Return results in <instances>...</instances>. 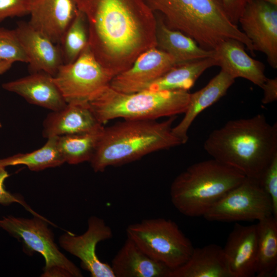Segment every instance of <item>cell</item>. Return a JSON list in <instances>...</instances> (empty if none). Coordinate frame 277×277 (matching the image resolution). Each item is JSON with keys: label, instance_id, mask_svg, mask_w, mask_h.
Wrapping results in <instances>:
<instances>
[{"label": "cell", "instance_id": "cell-1", "mask_svg": "<svg viewBox=\"0 0 277 277\" xmlns=\"http://www.w3.org/2000/svg\"><path fill=\"white\" fill-rule=\"evenodd\" d=\"M74 1L86 18L91 52L114 76L156 47V17L145 0Z\"/></svg>", "mask_w": 277, "mask_h": 277}, {"label": "cell", "instance_id": "cell-2", "mask_svg": "<svg viewBox=\"0 0 277 277\" xmlns=\"http://www.w3.org/2000/svg\"><path fill=\"white\" fill-rule=\"evenodd\" d=\"M204 148L212 159L258 180L277 155V124L263 113L229 121L209 134Z\"/></svg>", "mask_w": 277, "mask_h": 277}, {"label": "cell", "instance_id": "cell-3", "mask_svg": "<svg viewBox=\"0 0 277 277\" xmlns=\"http://www.w3.org/2000/svg\"><path fill=\"white\" fill-rule=\"evenodd\" d=\"M176 116L156 120H124L104 127L89 161L95 172L109 166H122L151 153L183 144L172 132Z\"/></svg>", "mask_w": 277, "mask_h": 277}, {"label": "cell", "instance_id": "cell-4", "mask_svg": "<svg viewBox=\"0 0 277 277\" xmlns=\"http://www.w3.org/2000/svg\"><path fill=\"white\" fill-rule=\"evenodd\" d=\"M170 28L193 39L202 48L214 50L222 42L236 39L254 55L251 42L228 18L221 0H145Z\"/></svg>", "mask_w": 277, "mask_h": 277}, {"label": "cell", "instance_id": "cell-5", "mask_svg": "<svg viewBox=\"0 0 277 277\" xmlns=\"http://www.w3.org/2000/svg\"><path fill=\"white\" fill-rule=\"evenodd\" d=\"M246 176L215 159L191 165L172 182L170 194L174 207L189 217L203 216Z\"/></svg>", "mask_w": 277, "mask_h": 277}, {"label": "cell", "instance_id": "cell-6", "mask_svg": "<svg viewBox=\"0 0 277 277\" xmlns=\"http://www.w3.org/2000/svg\"><path fill=\"white\" fill-rule=\"evenodd\" d=\"M190 93L185 90L152 91L144 90L125 93L109 85L97 92L88 103L102 125L116 118L124 120H156L184 113Z\"/></svg>", "mask_w": 277, "mask_h": 277}, {"label": "cell", "instance_id": "cell-7", "mask_svg": "<svg viewBox=\"0 0 277 277\" xmlns=\"http://www.w3.org/2000/svg\"><path fill=\"white\" fill-rule=\"evenodd\" d=\"M126 231L127 238L143 251L171 270L186 263L194 248L177 224L170 219H144L129 225Z\"/></svg>", "mask_w": 277, "mask_h": 277}, {"label": "cell", "instance_id": "cell-8", "mask_svg": "<svg viewBox=\"0 0 277 277\" xmlns=\"http://www.w3.org/2000/svg\"><path fill=\"white\" fill-rule=\"evenodd\" d=\"M48 223L52 224L42 216L26 219L9 215L0 219V227L21 241L26 252H38L44 257L42 276H83L80 269L58 249Z\"/></svg>", "mask_w": 277, "mask_h": 277}, {"label": "cell", "instance_id": "cell-9", "mask_svg": "<svg viewBox=\"0 0 277 277\" xmlns=\"http://www.w3.org/2000/svg\"><path fill=\"white\" fill-rule=\"evenodd\" d=\"M272 215L271 200L258 180L246 177L203 216L209 221L236 222L259 221Z\"/></svg>", "mask_w": 277, "mask_h": 277}, {"label": "cell", "instance_id": "cell-10", "mask_svg": "<svg viewBox=\"0 0 277 277\" xmlns=\"http://www.w3.org/2000/svg\"><path fill=\"white\" fill-rule=\"evenodd\" d=\"M115 76L96 60L89 45L72 63L63 64L53 76L67 103L88 102Z\"/></svg>", "mask_w": 277, "mask_h": 277}, {"label": "cell", "instance_id": "cell-11", "mask_svg": "<svg viewBox=\"0 0 277 277\" xmlns=\"http://www.w3.org/2000/svg\"><path fill=\"white\" fill-rule=\"evenodd\" d=\"M87 230L81 235L67 232L58 239L61 247L81 260L82 267L92 277H115L111 266L101 261L96 253L97 244L111 239L113 232L105 221L96 216L88 220Z\"/></svg>", "mask_w": 277, "mask_h": 277}, {"label": "cell", "instance_id": "cell-12", "mask_svg": "<svg viewBox=\"0 0 277 277\" xmlns=\"http://www.w3.org/2000/svg\"><path fill=\"white\" fill-rule=\"evenodd\" d=\"M243 32L254 51L264 53L270 66L277 68V7L264 0H252L239 18Z\"/></svg>", "mask_w": 277, "mask_h": 277}, {"label": "cell", "instance_id": "cell-13", "mask_svg": "<svg viewBox=\"0 0 277 277\" xmlns=\"http://www.w3.org/2000/svg\"><path fill=\"white\" fill-rule=\"evenodd\" d=\"M176 65L171 55L153 48L142 53L130 67L115 76L109 86L122 93L140 91Z\"/></svg>", "mask_w": 277, "mask_h": 277}, {"label": "cell", "instance_id": "cell-14", "mask_svg": "<svg viewBox=\"0 0 277 277\" xmlns=\"http://www.w3.org/2000/svg\"><path fill=\"white\" fill-rule=\"evenodd\" d=\"M256 224L242 225L236 223L223 249L231 277H251L256 273Z\"/></svg>", "mask_w": 277, "mask_h": 277}, {"label": "cell", "instance_id": "cell-15", "mask_svg": "<svg viewBox=\"0 0 277 277\" xmlns=\"http://www.w3.org/2000/svg\"><path fill=\"white\" fill-rule=\"evenodd\" d=\"M14 30L28 57L31 73L44 72L54 76L64 64L59 45L28 22H19Z\"/></svg>", "mask_w": 277, "mask_h": 277}, {"label": "cell", "instance_id": "cell-16", "mask_svg": "<svg viewBox=\"0 0 277 277\" xmlns=\"http://www.w3.org/2000/svg\"><path fill=\"white\" fill-rule=\"evenodd\" d=\"M77 11L74 0H32L28 23L59 45Z\"/></svg>", "mask_w": 277, "mask_h": 277}, {"label": "cell", "instance_id": "cell-17", "mask_svg": "<svg viewBox=\"0 0 277 277\" xmlns=\"http://www.w3.org/2000/svg\"><path fill=\"white\" fill-rule=\"evenodd\" d=\"M102 126L88 102H74L50 113L44 121L42 134L48 138L86 132Z\"/></svg>", "mask_w": 277, "mask_h": 277}, {"label": "cell", "instance_id": "cell-18", "mask_svg": "<svg viewBox=\"0 0 277 277\" xmlns=\"http://www.w3.org/2000/svg\"><path fill=\"white\" fill-rule=\"evenodd\" d=\"M2 87L24 97L29 103L52 111L64 108L67 103L53 76L44 72L4 83Z\"/></svg>", "mask_w": 277, "mask_h": 277}, {"label": "cell", "instance_id": "cell-19", "mask_svg": "<svg viewBox=\"0 0 277 277\" xmlns=\"http://www.w3.org/2000/svg\"><path fill=\"white\" fill-rule=\"evenodd\" d=\"M214 50L217 66L234 79L244 78L260 87L266 80L264 64L249 56L241 42L234 39L225 40Z\"/></svg>", "mask_w": 277, "mask_h": 277}, {"label": "cell", "instance_id": "cell-20", "mask_svg": "<svg viewBox=\"0 0 277 277\" xmlns=\"http://www.w3.org/2000/svg\"><path fill=\"white\" fill-rule=\"evenodd\" d=\"M234 80L221 70L204 88L190 93L189 104L184 112V117L176 126L172 127L173 133L183 144L187 142L188 131L196 116L225 95L234 83Z\"/></svg>", "mask_w": 277, "mask_h": 277}, {"label": "cell", "instance_id": "cell-21", "mask_svg": "<svg viewBox=\"0 0 277 277\" xmlns=\"http://www.w3.org/2000/svg\"><path fill=\"white\" fill-rule=\"evenodd\" d=\"M110 266L115 277H168L171 270L149 257L128 238Z\"/></svg>", "mask_w": 277, "mask_h": 277}, {"label": "cell", "instance_id": "cell-22", "mask_svg": "<svg viewBox=\"0 0 277 277\" xmlns=\"http://www.w3.org/2000/svg\"><path fill=\"white\" fill-rule=\"evenodd\" d=\"M168 277H231L223 249L216 244L194 248L183 265L170 270Z\"/></svg>", "mask_w": 277, "mask_h": 277}, {"label": "cell", "instance_id": "cell-23", "mask_svg": "<svg viewBox=\"0 0 277 277\" xmlns=\"http://www.w3.org/2000/svg\"><path fill=\"white\" fill-rule=\"evenodd\" d=\"M156 17V47L171 55L176 64L214 56V50L202 48L190 36L169 28L161 16Z\"/></svg>", "mask_w": 277, "mask_h": 277}, {"label": "cell", "instance_id": "cell-24", "mask_svg": "<svg viewBox=\"0 0 277 277\" xmlns=\"http://www.w3.org/2000/svg\"><path fill=\"white\" fill-rule=\"evenodd\" d=\"M214 66H217V61L214 57L177 64L148 84L144 90L188 91L206 69Z\"/></svg>", "mask_w": 277, "mask_h": 277}, {"label": "cell", "instance_id": "cell-25", "mask_svg": "<svg viewBox=\"0 0 277 277\" xmlns=\"http://www.w3.org/2000/svg\"><path fill=\"white\" fill-rule=\"evenodd\" d=\"M257 277L272 276L277 268V219L273 215L258 221Z\"/></svg>", "mask_w": 277, "mask_h": 277}, {"label": "cell", "instance_id": "cell-26", "mask_svg": "<svg viewBox=\"0 0 277 277\" xmlns=\"http://www.w3.org/2000/svg\"><path fill=\"white\" fill-rule=\"evenodd\" d=\"M104 126L93 130L57 136V145L65 162L76 165L91 159Z\"/></svg>", "mask_w": 277, "mask_h": 277}, {"label": "cell", "instance_id": "cell-27", "mask_svg": "<svg viewBox=\"0 0 277 277\" xmlns=\"http://www.w3.org/2000/svg\"><path fill=\"white\" fill-rule=\"evenodd\" d=\"M64 163L58 148L57 136L48 138L43 146L32 152L18 153L0 160V165L5 167L23 165L34 171L60 166Z\"/></svg>", "mask_w": 277, "mask_h": 277}, {"label": "cell", "instance_id": "cell-28", "mask_svg": "<svg viewBox=\"0 0 277 277\" xmlns=\"http://www.w3.org/2000/svg\"><path fill=\"white\" fill-rule=\"evenodd\" d=\"M88 39L86 18L78 10L59 44L64 64L74 62L88 46Z\"/></svg>", "mask_w": 277, "mask_h": 277}, {"label": "cell", "instance_id": "cell-29", "mask_svg": "<svg viewBox=\"0 0 277 277\" xmlns=\"http://www.w3.org/2000/svg\"><path fill=\"white\" fill-rule=\"evenodd\" d=\"M0 59L28 63V59L15 30L0 28Z\"/></svg>", "mask_w": 277, "mask_h": 277}, {"label": "cell", "instance_id": "cell-30", "mask_svg": "<svg viewBox=\"0 0 277 277\" xmlns=\"http://www.w3.org/2000/svg\"><path fill=\"white\" fill-rule=\"evenodd\" d=\"M258 180L269 196L272 205L273 215L277 219V155Z\"/></svg>", "mask_w": 277, "mask_h": 277}, {"label": "cell", "instance_id": "cell-31", "mask_svg": "<svg viewBox=\"0 0 277 277\" xmlns=\"http://www.w3.org/2000/svg\"><path fill=\"white\" fill-rule=\"evenodd\" d=\"M32 0H0V22L8 17L29 14Z\"/></svg>", "mask_w": 277, "mask_h": 277}, {"label": "cell", "instance_id": "cell-32", "mask_svg": "<svg viewBox=\"0 0 277 277\" xmlns=\"http://www.w3.org/2000/svg\"><path fill=\"white\" fill-rule=\"evenodd\" d=\"M9 176L6 167L0 165V204L8 206L14 203H17L23 206L33 216H41L42 215L35 212L25 203L22 196L12 194L5 189L4 181Z\"/></svg>", "mask_w": 277, "mask_h": 277}, {"label": "cell", "instance_id": "cell-33", "mask_svg": "<svg viewBox=\"0 0 277 277\" xmlns=\"http://www.w3.org/2000/svg\"><path fill=\"white\" fill-rule=\"evenodd\" d=\"M224 10L230 20L238 26L239 18L245 7L252 0H221Z\"/></svg>", "mask_w": 277, "mask_h": 277}, {"label": "cell", "instance_id": "cell-34", "mask_svg": "<svg viewBox=\"0 0 277 277\" xmlns=\"http://www.w3.org/2000/svg\"><path fill=\"white\" fill-rule=\"evenodd\" d=\"M261 88L264 92L262 103L267 104L277 100V78H267L263 84Z\"/></svg>", "mask_w": 277, "mask_h": 277}, {"label": "cell", "instance_id": "cell-35", "mask_svg": "<svg viewBox=\"0 0 277 277\" xmlns=\"http://www.w3.org/2000/svg\"><path fill=\"white\" fill-rule=\"evenodd\" d=\"M12 64V62L0 59V74L8 70L11 68Z\"/></svg>", "mask_w": 277, "mask_h": 277}, {"label": "cell", "instance_id": "cell-36", "mask_svg": "<svg viewBox=\"0 0 277 277\" xmlns=\"http://www.w3.org/2000/svg\"><path fill=\"white\" fill-rule=\"evenodd\" d=\"M264 1L267 3L272 6L277 7V0H264Z\"/></svg>", "mask_w": 277, "mask_h": 277}, {"label": "cell", "instance_id": "cell-37", "mask_svg": "<svg viewBox=\"0 0 277 277\" xmlns=\"http://www.w3.org/2000/svg\"><path fill=\"white\" fill-rule=\"evenodd\" d=\"M1 127H2V125H1V123H0V128H1Z\"/></svg>", "mask_w": 277, "mask_h": 277}]
</instances>
